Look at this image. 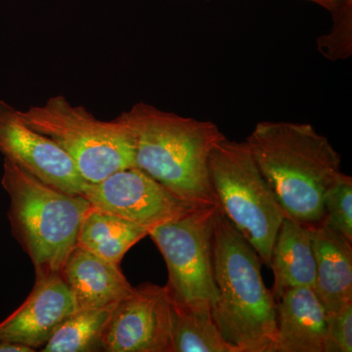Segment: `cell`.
<instances>
[{"mask_svg":"<svg viewBox=\"0 0 352 352\" xmlns=\"http://www.w3.org/2000/svg\"><path fill=\"white\" fill-rule=\"evenodd\" d=\"M285 215L303 226L323 221L324 197L342 175V157L309 124L261 122L245 140Z\"/></svg>","mask_w":352,"mask_h":352,"instance_id":"obj_1","label":"cell"},{"mask_svg":"<svg viewBox=\"0 0 352 352\" xmlns=\"http://www.w3.org/2000/svg\"><path fill=\"white\" fill-rule=\"evenodd\" d=\"M117 118L131 133L134 166L190 203L219 206L208 161L226 136L214 122L166 112L147 103L134 104Z\"/></svg>","mask_w":352,"mask_h":352,"instance_id":"obj_2","label":"cell"},{"mask_svg":"<svg viewBox=\"0 0 352 352\" xmlns=\"http://www.w3.org/2000/svg\"><path fill=\"white\" fill-rule=\"evenodd\" d=\"M217 300L212 314L237 352H271L277 330L276 300L264 284L261 259L221 210L212 242Z\"/></svg>","mask_w":352,"mask_h":352,"instance_id":"obj_3","label":"cell"},{"mask_svg":"<svg viewBox=\"0 0 352 352\" xmlns=\"http://www.w3.org/2000/svg\"><path fill=\"white\" fill-rule=\"evenodd\" d=\"M1 184L10 201L11 232L31 258L36 279L61 274L91 204L82 194L55 188L6 159Z\"/></svg>","mask_w":352,"mask_h":352,"instance_id":"obj_4","label":"cell"},{"mask_svg":"<svg viewBox=\"0 0 352 352\" xmlns=\"http://www.w3.org/2000/svg\"><path fill=\"white\" fill-rule=\"evenodd\" d=\"M20 116L28 126L54 141L88 183L134 166L131 133L118 118L108 122L97 119L62 95L20 111Z\"/></svg>","mask_w":352,"mask_h":352,"instance_id":"obj_5","label":"cell"},{"mask_svg":"<svg viewBox=\"0 0 352 352\" xmlns=\"http://www.w3.org/2000/svg\"><path fill=\"white\" fill-rule=\"evenodd\" d=\"M208 170L222 214L270 266L285 214L247 142L222 141L210 154Z\"/></svg>","mask_w":352,"mask_h":352,"instance_id":"obj_6","label":"cell"},{"mask_svg":"<svg viewBox=\"0 0 352 352\" xmlns=\"http://www.w3.org/2000/svg\"><path fill=\"white\" fill-rule=\"evenodd\" d=\"M219 206H200L179 219L149 231L168 268L166 285L176 302L212 309L217 300L212 242Z\"/></svg>","mask_w":352,"mask_h":352,"instance_id":"obj_7","label":"cell"},{"mask_svg":"<svg viewBox=\"0 0 352 352\" xmlns=\"http://www.w3.org/2000/svg\"><path fill=\"white\" fill-rule=\"evenodd\" d=\"M82 195L94 208L149 231L200 207L180 198L136 166L116 171L101 182L87 183Z\"/></svg>","mask_w":352,"mask_h":352,"instance_id":"obj_8","label":"cell"},{"mask_svg":"<svg viewBox=\"0 0 352 352\" xmlns=\"http://www.w3.org/2000/svg\"><path fill=\"white\" fill-rule=\"evenodd\" d=\"M102 351L170 352V303L166 287L151 283L134 287L113 310Z\"/></svg>","mask_w":352,"mask_h":352,"instance_id":"obj_9","label":"cell"},{"mask_svg":"<svg viewBox=\"0 0 352 352\" xmlns=\"http://www.w3.org/2000/svg\"><path fill=\"white\" fill-rule=\"evenodd\" d=\"M0 153L41 182L67 193L82 194L88 183L54 141L28 126L20 111L3 100H0Z\"/></svg>","mask_w":352,"mask_h":352,"instance_id":"obj_10","label":"cell"},{"mask_svg":"<svg viewBox=\"0 0 352 352\" xmlns=\"http://www.w3.org/2000/svg\"><path fill=\"white\" fill-rule=\"evenodd\" d=\"M76 310L73 294L61 274L36 279L24 303L0 323V340L41 351Z\"/></svg>","mask_w":352,"mask_h":352,"instance_id":"obj_11","label":"cell"},{"mask_svg":"<svg viewBox=\"0 0 352 352\" xmlns=\"http://www.w3.org/2000/svg\"><path fill=\"white\" fill-rule=\"evenodd\" d=\"M276 309L271 352H324L327 312L314 288L287 289L277 298Z\"/></svg>","mask_w":352,"mask_h":352,"instance_id":"obj_12","label":"cell"},{"mask_svg":"<svg viewBox=\"0 0 352 352\" xmlns=\"http://www.w3.org/2000/svg\"><path fill=\"white\" fill-rule=\"evenodd\" d=\"M61 276L73 294L76 309L117 305L133 291L120 265L109 263L76 247L69 254Z\"/></svg>","mask_w":352,"mask_h":352,"instance_id":"obj_13","label":"cell"},{"mask_svg":"<svg viewBox=\"0 0 352 352\" xmlns=\"http://www.w3.org/2000/svg\"><path fill=\"white\" fill-rule=\"evenodd\" d=\"M309 228L316 263L314 289L331 314L352 303L351 242L324 223Z\"/></svg>","mask_w":352,"mask_h":352,"instance_id":"obj_14","label":"cell"},{"mask_svg":"<svg viewBox=\"0 0 352 352\" xmlns=\"http://www.w3.org/2000/svg\"><path fill=\"white\" fill-rule=\"evenodd\" d=\"M270 267L274 274L271 291L275 300L289 289L314 288L316 263L309 227L285 215L273 245Z\"/></svg>","mask_w":352,"mask_h":352,"instance_id":"obj_15","label":"cell"},{"mask_svg":"<svg viewBox=\"0 0 352 352\" xmlns=\"http://www.w3.org/2000/svg\"><path fill=\"white\" fill-rule=\"evenodd\" d=\"M148 235L145 227L92 207L80 227L78 247L120 265L124 254Z\"/></svg>","mask_w":352,"mask_h":352,"instance_id":"obj_16","label":"cell"},{"mask_svg":"<svg viewBox=\"0 0 352 352\" xmlns=\"http://www.w3.org/2000/svg\"><path fill=\"white\" fill-rule=\"evenodd\" d=\"M170 352H237L220 333L212 309L189 307L170 296Z\"/></svg>","mask_w":352,"mask_h":352,"instance_id":"obj_17","label":"cell"},{"mask_svg":"<svg viewBox=\"0 0 352 352\" xmlns=\"http://www.w3.org/2000/svg\"><path fill=\"white\" fill-rule=\"evenodd\" d=\"M117 305L76 309L58 326L39 351H103L102 340Z\"/></svg>","mask_w":352,"mask_h":352,"instance_id":"obj_18","label":"cell"},{"mask_svg":"<svg viewBox=\"0 0 352 352\" xmlns=\"http://www.w3.org/2000/svg\"><path fill=\"white\" fill-rule=\"evenodd\" d=\"M322 223L352 242V178L342 173L324 197Z\"/></svg>","mask_w":352,"mask_h":352,"instance_id":"obj_19","label":"cell"},{"mask_svg":"<svg viewBox=\"0 0 352 352\" xmlns=\"http://www.w3.org/2000/svg\"><path fill=\"white\" fill-rule=\"evenodd\" d=\"M333 27L317 41V47L331 61L347 59L352 54V1L333 11Z\"/></svg>","mask_w":352,"mask_h":352,"instance_id":"obj_20","label":"cell"},{"mask_svg":"<svg viewBox=\"0 0 352 352\" xmlns=\"http://www.w3.org/2000/svg\"><path fill=\"white\" fill-rule=\"evenodd\" d=\"M352 351V303L327 314L324 352Z\"/></svg>","mask_w":352,"mask_h":352,"instance_id":"obj_21","label":"cell"},{"mask_svg":"<svg viewBox=\"0 0 352 352\" xmlns=\"http://www.w3.org/2000/svg\"><path fill=\"white\" fill-rule=\"evenodd\" d=\"M31 347L22 346L19 344H13V342H4L0 340V352H34Z\"/></svg>","mask_w":352,"mask_h":352,"instance_id":"obj_22","label":"cell"},{"mask_svg":"<svg viewBox=\"0 0 352 352\" xmlns=\"http://www.w3.org/2000/svg\"><path fill=\"white\" fill-rule=\"evenodd\" d=\"M314 2L324 8L327 9L330 12H333L336 9L340 8V6L346 4V2L352 1V0H309Z\"/></svg>","mask_w":352,"mask_h":352,"instance_id":"obj_23","label":"cell"}]
</instances>
